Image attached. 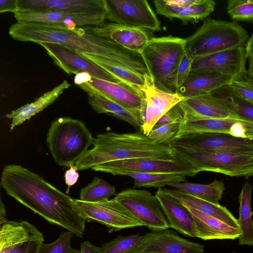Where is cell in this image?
<instances>
[{
  "label": "cell",
  "instance_id": "obj_13",
  "mask_svg": "<svg viewBox=\"0 0 253 253\" xmlns=\"http://www.w3.org/2000/svg\"><path fill=\"white\" fill-rule=\"evenodd\" d=\"M87 222H98L114 231L142 226L115 199L91 203L74 199Z\"/></svg>",
  "mask_w": 253,
  "mask_h": 253
},
{
  "label": "cell",
  "instance_id": "obj_39",
  "mask_svg": "<svg viewBox=\"0 0 253 253\" xmlns=\"http://www.w3.org/2000/svg\"><path fill=\"white\" fill-rule=\"evenodd\" d=\"M182 122L176 121L153 128L147 136L155 143L169 145L176 139Z\"/></svg>",
  "mask_w": 253,
  "mask_h": 253
},
{
  "label": "cell",
  "instance_id": "obj_37",
  "mask_svg": "<svg viewBox=\"0 0 253 253\" xmlns=\"http://www.w3.org/2000/svg\"><path fill=\"white\" fill-rule=\"evenodd\" d=\"M142 238L139 234L118 236L113 240L102 244L101 253H135Z\"/></svg>",
  "mask_w": 253,
  "mask_h": 253
},
{
  "label": "cell",
  "instance_id": "obj_46",
  "mask_svg": "<svg viewBox=\"0 0 253 253\" xmlns=\"http://www.w3.org/2000/svg\"><path fill=\"white\" fill-rule=\"evenodd\" d=\"M19 11V0H0V12H13L14 14Z\"/></svg>",
  "mask_w": 253,
  "mask_h": 253
},
{
  "label": "cell",
  "instance_id": "obj_24",
  "mask_svg": "<svg viewBox=\"0 0 253 253\" xmlns=\"http://www.w3.org/2000/svg\"><path fill=\"white\" fill-rule=\"evenodd\" d=\"M153 2L157 13L171 20L178 18L184 24L205 20L214 11L216 5L212 0H197L192 4L182 7L169 5L165 0H155Z\"/></svg>",
  "mask_w": 253,
  "mask_h": 253
},
{
  "label": "cell",
  "instance_id": "obj_10",
  "mask_svg": "<svg viewBox=\"0 0 253 253\" xmlns=\"http://www.w3.org/2000/svg\"><path fill=\"white\" fill-rule=\"evenodd\" d=\"M92 169L121 176L129 172L174 173L192 177L200 172L191 163L177 157L172 160L136 158L111 161Z\"/></svg>",
  "mask_w": 253,
  "mask_h": 253
},
{
  "label": "cell",
  "instance_id": "obj_38",
  "mask_svg": "<svg viewBox=\"0 0 253 253\" xmlns=\"http://www.w3.org/2000/svg\"><path fill=\"white\" fill-rule=\"evenodd\" d=\"M226 11L234 21L253 22V0H229Z\"/></svg>",
  "mask_w": 253,
  "mask_h": 253
},
{
  "label": "cell",
  "instance_id": "obj_47",
  "mask_svg": "<svg viewBox=\"0 0 253 253\" xmlns=\"http://www.w3.org/2000/svg\"><path fill=\"white\" fill-rule=\"evenodd\" d=\"M69 167L70 168L65 171L64 174L65 183L68 185L67 192H69L70 186L74 185L77 182L79 177L78 170L75 166L71 165Z\"/></svg>",
  "mask_w": 253,
  "mask_h": 253
},
{
  "label": "cell",
  "instance_id": "obj_41",
  "mask_svg": "<svg viewBox=\"0 0 253 253\" xmlns=\"http://www.w3.org/2000/svg\"><path fill=\"white\" fill-rule=\"evenodd\" d=\"M193 58L186 51L178 66L175 80V93L178 94L179 89L187 79L191 70Z\"/></svg>",
  "mask_w": 253,
  "mask_h": 253
},
{
  "label": "cell",
  "instance_id": "obj_19",
  "mask_svg": "<svg viewBox=\"0 0 253 253\" xmlns=\"http://www.w3.org/2000/svg\"><path fill=\"white\" fill-rule=\"evenodd\" d=\"M179 104L184 113L183 122L209 119L243 121L210 92L185 98Z\"/></svg>",
  "mask_w": 253,
  "mask_h": 253
},
{
  "label": "cell",
  "instance_id": "obj_11",
  "mask_svg": "<svg viewBox=\"0 0 253 253\" xmlns=\"http://www.w3.org/2000/svg\"><path fill=\"white\" fill-rule=\"evenodd\" d=\"M106 19L120 25L154 32L161 23L146 0H103Z\"/></svg>",
  "mask_w": 253,
  "mask_h": 253
},
{
  "label": "cell",
  "instance_id": "obj_43",
  "mask_svg": "<svg viewBox=\"0 0 253 253\" xmlns=\"http://www.w3.org/2000/svg\"><path fill=\"white\" fill-rule=\"evenodd\" d=\"M43 241L42 235L19 244L13 248L10 253H38Z\"/></svg>",
  "mask_w": 253,
  "mask_h": 253
},
{
  "label": "cell",
  "instance_id": "obj_34",
  "mask_svg": "<svg viewBox=\"0 0 253 253\" xmlns=\"http://www.w3.org/2000/svg\"><path fill=\"white\" fill-rule=\"evenodd\" d=\"M175 189L214 204H218L221 199L225 186L222 180L214 179L208 184L182 182L169 185Z\"/></svg>",
  "mask_w": 253,
  "mask_h": 253
},
{
  "label": "cell",
  "instance_id": "obj_27",
  "mask_svg": "<svg viewBox=\"0 0 253 253\" xmlns=\"http://www.w3.org/2000/svg\"><path fill=\"white\" fill-rule=\"evenodd\" d=\"M164 190L187 208L199 211L240 229L238 219L225 207L206 201L177 189L164 188Z\"/></svg>",
  "mask_w": 253,
  "mask_h": 253
},
{
  "label": "cell",
  "instance_id": "obj_2",
  "mask_svg": "<svg viewBox=\"0 0 253 253\" xmlns=\"http://www.w3.org/2000/svg\"><path fill=\"white\" fill-rule=\"evenodd\" d=\"M8 33L16 41L34 42L39 44H58L76 53L114 60L143 76L149 74L140 53L127 49L111 40L98 35L91 27L69 30L58 25L17 21L10 26Z\"/></svg>",
  "mask_w": 253,
  "mask_h": 253
},
{
  "label": "cell",
  "instance_id": "obj_40",
  "mask_svg": "<svg viewBox=\"0 0 253 253\" xmlns=\"http://www.w3.org/2000/svg\"><path fill=\"white\" fill-rule=\"evenodd\" d=\"M74 234L70 231L62 232L53 243L41 245L38 253H80V250L71 247V239Z\"/></svg>",
  "mask_w": 253,
  "mask_h": 253
},
{
  "label": "cell",
  "instance_id": "obj_20",
  "mask_svg": "<svg viewBox=\"0 0 253 253\" xmlns=\"http://www.w3.org/2000/svg\"><path fill=\"white\" fill-rule=\"evenodd\" d=\"M19 8L18 12H105L103 0H19Z\"/></svg>",
  "mask_w": 253,
  "mask_h": 253
},
{
  "label": "cell",
  "instance_id": "obj_31",
  "mask_svg": "<svg viewBox=\"0 0 253 253\" xmlns=\"http://www.w3.org/2000/svg\"><path fill=\"white\" fill-rule=\"evenodd\" d=\"M210 93L241 120L253 123V103L243 98L229 84Z\"/></svg>",
  "mask_w": 253,
  "mask_h": 253
},
{
  "label": "cell",
  "instance_id": "obj_50",
  "mask_svg": "<svg viewBox=\"0 0 253 253\" xmlns=\"http://www.w3.org/2000/svg\"><path fill=\"white\" fill-rule=\"evenodd\" d=\"M7 219L6 218V211L4 207V204L2 203L1 199H0V223H1L6 220Z\"/></svg>",
  "mask_w": 253,
  "mask_h": 253
},
{
  "label": "cell",
  "instance_id": "obj_32",
  "mask_svg": "<svg viewBox=\"0 0 253 253\" xmlns=\"http://www.w3.org/2000/svg\"><path fill=\"white\" fill-rule=\"evenodd\" d=\"M253 185L245 182L238 196L240 204L239 208V217L238 219L241 234L239 238L240 245H248L253 247V222L252 216L251 200Z\"/></svg>",
  "mask_w": 253,
  "mask_h": 253
},
{
  "label": "cell",
  "instance_id": "obj_4",
  "mask_svg": "<svg viewBox=\"0 0 253 253\" xmlns=\"http://www.w3.org/2000/svg\"><path fill=\"white\" fill-rule=\"evenodd\" d=\"M185 39L172 36L149 40L140 54L155 86L176 93L174 84L179 64L186 53Z\"/></svg>",
  "mask_w": 253,
  "mask_h": 253
},
{
  "label": "cell",
  "instance_id": "obj_9",
  "mask_svg": "<svg viewBox=\"0 0 253 253\" xmlns=\"http://www.w3.org/2000/svg\"><path fill=\"white\" fill-rule=\"evenodd\" d=\"M114 199L143 226L152 231L169 228L158 199L149 191L127 189L117 194Z\"/></svg>",
  "mask_w": 253,
  "mask_h": 253
},
{
  "label": "cell",
  "instance_id": "obj_29",
  "mask_svg": "<svg viewBox=\"0 0 253 253\" xmlns=\"http://www.w3.org/2000/svg\"><path fill=\"white\" fill-rule=\"evenodd\" d=\"M88 94V102L97 113L108 114L141 128L144 121V111L128 109L96 93Z\"/></svg>",
  "mask_w": 253,
  "mask_h": 253
},
{
  "label": "cell",
  "instance_id": "obj_25",
  "mask_svg": "<svg viewBox=\"0 0 253 253\" xmlns=\"http://www.w3.org/2000/svg\"><path fill=\"white\" fill-rule=\"evenodd\" d=\"M235 79L216 72H190L180 87L178 94L188 98L210 93L223 85L230 84Z\"/></svg>",
  "mask_w": 253,
  "mask_h": 253
},
{
  "label": "cell",
  "instance_id": "obj_30",
  "mask_svg": "<svg viewBox=\"0 0 253 253\" xmlns=\"http://www.w3.org/2000/svg\"><path fill=\"white\" fill-rule=\"evenodd\" d=\"M42 235L34 225L27 221L7 219L0 223V253H10L19 244Z\"/></svg>",
  "mask_w": 253,
  "mask_h": 253
},
{
  "label": "cell",
  "instance_id": "obj_35",
  "mask_svg": "<svg viewBox=\"0 0 253 253\" xmlns=\"http://www.w3.org/2000/svg\"><path fill=\"white\" fill-rule=\"evenodd\" d=\"M125 175L132 178L134 186L137 187L160 188L166 185L185 182L186 179V176L174 173L129 172Z\"/></svg>",
  "mask_w": 253,
  "mask_h": 253
},
{
  "label": "cell",
  "instance_id": "obj_22",
  "mask_svg": "<svg viewBox=\"0 0 253 253\" xmlns=\"http://www.w3.org/2000/svg\"><path fill=\"white\" fill-rule=\"evenodd\" d=\"M155 195L160 203L169 228L185 236L197 238L194 221L189 209L162 188H159Z\"/></svg>",
  "mask_w": 253,
  "mask_h": 253
},
{
  "label": "cell",
  "instance_id": "obj_23",
  "mask_svg": "<svg viewBox=\"0 0 253 253\" xmlns=\"http://www.w3.org/2000/svg\"><path fill=\"white\" fill-rule=\"evenodd\" d=\"M98 35L109 39L125 48L140 53L149 41L143 29L126 26L113 22L91 27Z\"/></svg>",
  "mask_w": 253,
  "mask_h": 253
},
{
  "label": "cell",
  "instance_id": "obj_17",
  "mask_svg": "<svg viewBox=\"0 0 253 253\" xmlns=\"http://www.w3.org/2000/svg\"><path fill=\"white\" fill-rule=\"evenodd\" d=\"M17 22L58 25L73 30L81 27H95L105 23L106 13L35 12L20 11L14 14Z\"/></svg>",
  "mask_w": 253,
  "mask_h": 253
},
{
  "label": "cell",
  "instance_id": "obj_8",
  "mask_svg": "<svg viewBox=\"0 0 253 253\" xmlns=\"http://www.w3.org/2000/svg\"><path fill=\"white\" fill-rule=\"evenodd\" d=\"M196 152H224L253 155V137L220 132H196L177 137L169 144Z\"/></svg>",
  "mask_w": 253,
  "mask_h": 253
},
{
  "label": "cell",
  "instance_id": "obj_49",
  "mask_svg": "<svg viewBox=\"0 0 253 253\" xmlns=\"http://www.w3.org/2000/svg\"><path fill=\"white\" fill-rule=\"evenodd\" d=\"M169 5L182 7L192 4L196 2L197 0H165Z\"/></svg>",
  "mask_w": 253,
  "mask_h": 253
},
{
  "label": "cell",
  "instance_id": "obj_15",
  "mask_svg": "<svg viewBox=\"0 0 253 253\" xmlns=\"http://www.w3.org/2000/svg\"><path fill=\"white\" fill-rule=\"evenodd\" d=\"M39 44L44 48L55 64L68 75L87 73L97 79L125 84L93 62L70 49L53 43H41Z\"/></svg>",
  "mask_w": 253,
  "mask_h": 253
},
{
  "label": "cell",
  "instance_id": "obj_28",
  "mask_svg": "<svg viewBox=\"0 0 253 253\" xmlns=\"http://www.w3.org/2000/svg\"><path fill=\"white\" fill-rule=\"evenodd\" d=\"M70 86L71 84L66 80H64L51 90L43 93L34 102L26 104L6 114L5 117L11 120L10 131H13L16 126L42 111L55 101Z\"/></svg>",
  "mask_w": 253,
  "mask_h": 253
},
{
  "label": "cell",
  "instance_id": "obj_44",
  "mask_svg": "<svg viewBox=\"0 0 253 253\" xmlns=\"http://www.w3.org/2000/svg\"><path fill=\"white\" fill-rule=\"evenodd\" d=\"M183 118L184 113L179 102L169 110L158 121L153 128H156L174 121H183Z\"/></svg>",
  "mask_w": 253,
  "mask_h": 253
},
{
  "label": "cell",
  "instance_id": "obj_45",
  "mask_svg": "<svg viewBox=\"0 0 253 253\" xmlns=\"http://www.w3.org/2000/svg\"><path fill=\"white\" fill-rule=\"evenodd\" d=\"M245 46L246 57L249 62L247 76L253 80V33L249 37Z\"/></svg>",
  "mask_w": 253,
  "mask_h": 253
},
{
  "label": "cell",
  "instance_id": "obj_3",
  "mask_svg": "<svg viewBox=\"0 0 253 253\" xmlns=\"http://www.w3.org/2000/svg\"><path fill=\"white\" fill-rule=\"evenodd\" d=\"M93 145V147L75 163L78 170L92 169L114 161L136 158L172 160L176 157L169 145L155 143L141 131L99 134L95 138Z\"/></svg>",
  "mask_w": 253,
  "mask_h": 253
},
{
  "label": "cell",
  "instance_id": "obj_6",
  "mask_svg": "<svg viewBox=\"0 0 253 253\" xmlns=\"http://www.w3.org/2000/svg\"><path fill=\"white\" fill-rule=\"evenodd\" d=\"M247 31L236 22L207 18L192 35L185 39V50L193 58L245 45Z\"/></svg>",
  "mask_w": 253,
  "mask_h": 253
},
{
  "label": "cell",
  "instance_id": "obj_26",
  "mask_svg": "<svg viewBox=\"0 0 253 253\" xmlns=\"http://www.w3.org/2000/svg\"><path fill=\"white\" fill-rule=\"evenodd\" d=\"M189 209L193 217L197 238L205 241L211 239L234 240L240 236L239 229L196 210Z\"/></svg>",
  "mask_w": 253,
  "mask_h": 253
},
{
  "label": "cell",
  "instance_id": "obj_21",
  "mask_svg": "<svg viewBox=\"0 0 253 253\" xmlns=\"http://www.w3.org/2000/svg\"><path fill=\"white\" fill-rule=\"evenodd\" d=\"M196 132H220L241 137H253V123L227 119L182 122L177 138L184 134Z\"/></svg>",
  "mask_w": 253,
  "mask_h": 253
},
{
  "label": "cell",
  "instance_id": "obj_12",
  "mask_svg": "<svg viewBox=\"0 0 253 253\" xmlns=\"http://www.w3.org/2000/svg\"><path fill=\"white\" fill-rule=\"evenodd\" d=\"M74 82L87 94L96 93L126 108L145 112L144 95L137 87L97 79L87 73L75 75Z\"/></svg>",
  "mask_w": 253,
  "mask_h": 253
},
{
  "label": "cell",
  "instance_id": "obj_5",
  "mask_svg": "<svg viewBox=\"0 0 253 253\" xmlns=\"http://www.w3.org/2000/svg\"><path fill=\"white\" fill-rule=\"evenodd\" d=\"M95 138L81 120L61 117L50 125L46 144L57 165H74L93 144Z\"/></svg>",
  "mask_w": 253,
  "mask_h": 253
},
{
  "label": "cell",
  "instance_id": "obj_7",
  "mask_svg": "<svg viewBox=\"0 0 253 253\" xmlns=\"http://www.w3.org/2000/svg\"><path fill=\"white\" fill-rule=\"evenodd\" d=\"M172 148L176 157L191 163L200 171L220 173L232 177L253 176V155L196 152L179 147Z\"/></svg>",
  "mask_w": 253,
  "mask_h": 253
},
{
  "label": "cell",
  "instance_id": "obj_14",
  "mask_svg": "<svg viewBox=\"0 0 253 253\" xmlns=\"http://www.w3.org/2000/svg\"><path fill=\"white\" fill-rule=\"evenodd\" d=\"M245 46L194 58L190 72H212L231 76L235 80L242 78L247 75Z\"/></svg>",
  "mask_w": 253,
  "mask_h": 253
},
{
  "label": "cell",
  "instance_id": "obj_18",
  "mask_svg": "<svg viewBox=\"0 0 253 253\" xmlns=\"http://www.w3.org/2000/svg\"><path fill=\"white\" fill-rule=\"evenodd\" d=\"M135 253H204V247L180 237L169 229L152 231L142 236Z\"/></svg>",
  "mask_w": 253,
  "mask_h": 253
},
{
  "label": "cell",
  "instance_id": "obj_48",
  "mask_svg": "<svg viewBox=\"0 0 253 253\" xmlns=\"http://www.w3.org/2000/svg\"><path fill=\"white\" fill-rule=\"evenodd\" d=\"M101 247L95 246L88 241L81 243L80 253H101Z\"/></svg>",
  "mask_w": 253,
  "mask_h": 253
},
{
  "label": "cell",
  "instance_id": "obj_33",
  "mask_svg": "<svg viewBox=\"0 0 253 253\" xmlns=\"http://www.w3.org/2000/svg\"><path fill=\"white\" fill-rule=\"evenodd\" d=\"M77 53L93 62L125 84L139 89L144 85V79L142 75L120 63L100 56Z\"/></svg>",
  "mask_w": 253,
  "mask_h": 253
},
{
  "label": "cell",
  "instance_id": "obj_42",
  "mask_svg": "<svg viewBox=\"0 0 253 253\" xmlns=\"http://www.w3.org/2000/svg\"><path fill=\"white\" fill-rule=\"evenodd\" d=\"M230 85L243 98L253 103V80L248 76L234 80Z\"/></svg>",
  "mask_w": 253,
  "mask_h": 253
},
{
  "label": "cell",
  "instance_id": "obj_16",
  "mask_svg": "<svg viewBox=\"0 0 253 253\" xmlns=\"http://www.w3.org/2000/svg\"><path fill=\"white\" fill-rule=\"evenodd\" d=\"M144 85L139 88L145 102L144 121L140 128L148 136L158 121L184 98L177 93L165 92L157 88L149 74L143 76Z\"/></svg>",
  "mask_w": 253,
  "mask_h": 253
},
{
  "label": "cell",
  "instance_id": "obj_36",
  "mask_svg": "<svg viewBox=\"0 0 253 253\" xmlns=\"http://www.w3.org/2000/svg\"><path fill=\"white\" fill-rule=\"evenodd\" d=\"M115 193V186L99 177H95L91 182L81 190L80 199L87 202H100L109 200Z\"/></svg>",
  "mask_w": 253,
  "mask_h": 253
},
{
  "label": "cell",
  "instance_id": "obj_1",
  "mask_svg": "<svg viewBox=\"0 0 253 253\" xmlns=\"http://www.w3.org/2000/svg\"><path fill=\"white\" fill-rule=\"evenodd\" d=\"M0 185L8 195L50 223L83 237L86 220L74 199L39 174L20 165H6L2 171Z\"/></svg>",
  "mask_w": 253,
  "mask_h": 253
}]
</instances>
